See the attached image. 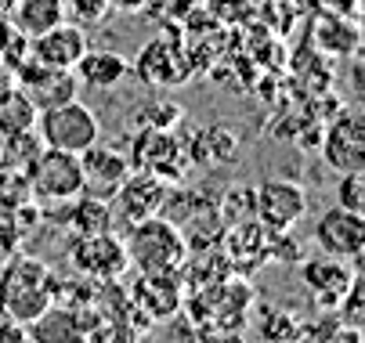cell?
<instances>
[{"label": "cell", "mask_w": 365, "mask_h": 343, "mask_svg": "<svg viewBox=\"0 0 365 343\" xmlns=\"http://www.w3.org/2000/svg\"><path fill=\"white\" fill-rule=\"evenodd\" d=\"M315 242L326 257H340V260H358L361 246H365V213H351V210H326L315 221Z\"/></svg>", "instance_id": "cell-11"}, {"label": "cell", "mask_w": 365, "mask_h": 343, "mask_svg": "<svg viewBox=\"0 0 365 343\" xmlns=\"http://www.w3.org/2000/svg\"><path fill=\"white\" fill-rule=\"evenodd\" d=\"M73 73H76V80L83 87L113 90L116 83H123L130 76V62L120 51H94V47H87V51L80 55V62L73 65Z\"/></svg>", "instance_id": "cell-15"}, {"label": "cell", "mask_w": 365, "mask_h": 343, "mask_svg": "<svg viewBox=\"0 0 365 343\" xmlns=\"http://www.w3.org/2000/svg\"><path fill=\"white\" fill-rule=\"evenodd\" d=\"M11 8H15V0H0V15H4V19L11 15Z\"/></svg>", "instance_id": "cell-27"}, {"label": "cell", "mask_w": 365, "mask_h": 343, "mask_svg": "<svg viewBox=\"0 0 365 343\" xmlns=\"http://www.w3.org/2000/svg\"><path fill=\"white\" fill-rule=\"evenodd\" d=\"M109 0H66V15H73V26L80 29H94L109 19Z\"/></svg>", "instance_id": "cell-24"}, {"label": "cell", "mask_w": 365, "mask_h": 343, "mask_svg": "<svg viewBox=\"0 0 365 343\" xmlns=\"http://www.w3.org/2000/svg\"><path fill=\"white\" fill-rule=\"evenodd\" d=\"M19 80H22V94L29 97V105L36 112L66 105V102H73V97L80 94V80H76L73 69H47V65H40L29 55L19 65Z\"/></svg>", "instance_id": "cell-8"}, {"label": "cell", "mask_w": 365, "mask_h": 343, "mask_svg": "<svg viewBox=\"0 0 365 343\" xmlns=\"http://www.w3.org/2000/svg\"><path fill=\"white\" fill-rule=\"evenodd\" d=\"M29 332V343H83V329H80V318L69 311V307H47L40 318H33L26 325Z\"/></svg>", "instance_id": "cell-18"}, {"label": "cell", "mask_w": 365, "mask_h": 343, "mask_svg": "<svg viewBox=\"0 0 365 343\" xmlns=\"http://www.w3.org/2000/svg\"><path fill=\"white\" fill-rule=\"evenodd\" d=\"M307 213V191L297 181L272 177L253 188V221L264 231H293Z\"/></svg>", "instance_id": "cell-5"}, {"label": "cell", "mask_w": 365, "mask_h": 343, "mask_svg": "<svg viewBox=\"0 0 365 343\" xmlns=\"http://www.w3.org/2000/svg\"><path fill=\"white\" fill-rule=\"evenodd\" d=\"M33 123H36V134L43 141V149H58V152L80 156V152L91 149V144L101 141V123L80 97H73V102H66V105L36 112Z\"/></svg>", "instance_id": "cell-3"}, {"label": "cell", "mask_w": 365, "mask_h": 343, "mask_svg": "<svg viewBox=\"0 0 365 343\" xmlns=\"http://www.w3.org/2000/svg\"><path fill=\"white\" fill-rule=\"evenodd\" d=\"M73 264L83 278L98 282H116L120 275L130 271L127 246L113 231H94V235H76L73 242Z\"/></svg>", "instance_id": "cell-6"}, {"label": "cell", "mask_w": 365, "mask_h": 343, "mask_svg": "<svg viewBox=\"0 0 365 343\" xmlns=\"http://www.w3.org/2000/svg\"><path fill=\"white\" fill-rule=\"evenodd\" d=\"M0 343H29V332H26V325H19V322H4L0 325Z\"/></svg>", "instance_id": "cell-25"}, {"label": "cell", "mask_w": 365, "mask_h": 343, "mask_svg": "<svg viewBox=\"0 0 365 343\" xmlns=\"http://www.w3.org/2000/svg\"><path fill=\"white\" fill-rule=\"evenodd\" d=\"M73 206V231L76 235H94V231H113V203L94 199V195H76Z\"/></svg>", "instance_id": "cell-19"}, {"label": "cell", "mask_w": 365, "mask_h": 343, "mask_svg": "<svg viewBox=\"0 0 365 343\" xmlns=\"http://www.w3.org/2000/svg\"><path fill=\"white\" fill-rule=\"evenodd\" d=\"M199 156L210 163H232L239 156V137L228 127H214L199 134Z\"/></svg>", "instance_id": "cell-21"}, {"label": "cell", "mask_w": 365, "mask_h": 343, "mask_svg": "<svg viewBox=\"0 0 365 343\" xmlns=\"http://www.w3.org/2000/svg\"><path fill=\"white\" fill-rule=\"evenodd\" d=\"M87 47H91L87 29H80L73 22H58L29 40V58H36L47 69H73Z\"/></svg>", "instance_id": "cell-13"}, {"label": "cell", "mask_w": 365, "mask_h": 343, "mask_svg": "<svg viewBox=\"0 0 365 343\" xmlns=\"http://www.w3.org/2000/svg\"><path fill=\"white\" fill-rule=\"evenodd\" d=\"M55 304H58L55 278H51L47 264H40L36 257H19L0 275V311H4V318L29 325Z\"/></svg>", "instance_id": "cell-2"}, {"label": "cell", "mask_w": 365, "mask_h": 343, "mask_svg": "<svg viewBox=\"0 0 365 343\" xmlns=\"http://www.w3.org/2000/svg\"><path fill=\"white\" fill-rule=\"evenodd\" d=\"M167 199H170V184L163 177H155L148 170H138V174L130 170V177L113 195V206L127 224H138L148 217H160L167 210Z\"/></svg>", "instance_id": "cell-9"}, {"label": "cell", "mask_w": 365, "mask_h": 343, "mask_svg": "<svg viewBox=\"0 0 365 343\" xmlns=\"http://www.w3.org/2000/svg\"><path fill=\"white\" fill-rule=\"evenodd\" d=\"M304 332H307V322L300 315H293L289 307L260 315V336H264L268 343H297Z\"/></svg>", "instance_id": "cell-20"}, {"label": "cell", "mask_w": 365, "mask_h": 343, "mask_svg": "<svg viewBox=\"0 0 365 343\" xmlns=\"http://www.w3.org/2000/svg\"><path fill=\"white\" fill-rule=\"evenodd\" d=\"M134 69H138V76H141L145 83L174 87V83H185V80H188V65L181 62V55L174 51V47L163 43V40H152L145 51H141V58L134 62ZM134 69H130V73H134Z\"/></svg>", "instance_id": "cell-16"}, {"label": "cell", "mask_w": 365, "mask_h": 343, "mask_svg": "<svg viewBox=\"0 0 365 343\" xmlns=\"http://www.w3.org/2000/svg\"><path fill=\"white\" fill-rule=\"evenodd\" d=\"M11 29L22 33L26 40L40 36L43 29L66 22V0H15L11 8Z\"/></svg>", "instance_id": "cell-17"}, {"label": "cell", "mask_w": 365, "mask_h": 343, "mask_svg": "<svg viewBox=\"0 0 365 343\" xmlns=\"http://www.w3.org/2000/svg\"><path fill=\"white\" fill-rule=\"evenodd\" d=\"M123 246L138 275H178L188 264V238L163 213L130 224V235Z\"/></svg>", "instance_id": "cell-1"}, {"label": "cell", "mask_w": 365, "mask_h": 343, "mask_svg": "<svg viewBox=\"0 0 365 343\" xmlns=\"http://www.w3.org/2000/svg\"><path fill=\"white\" fill-rule=\"evenodd\" d=\"M130 297L148 318H170L181 307L178 275H138Z\"/></svg>", "instance_id": "cell-14"}, {"label": "cell", "mask_w": 365, "mask_h": 343, "mask_svg": "<svg viewBox=\"0 0 365 343\" xmlns=\"http://www.w3.org/2000/svg\"><path fill=\"white\" fill-rule=\"evenodd\" d=\"M322 159L336 170V174H351L365 167V130H361V116L358 112H336V120L326 127V134L319 137Z\"/></svg>", "instance_id": "cell-10"}, {"label": "cell", "mask_w": 365, "mask_h": 343, "mask_svg": "<svg viewBox=\"0 0 365 343\" xmlns=\"http://www.w3.org/2000/svg\"><path fill=\"white\" fill-rule=\"evenodd\" d=\"M336 206L351 210V213H365V177H361V170L336 177Z\"/></svg>", "instance_id": "cell-22"}, {"label": "cell", "mask_w": 365, "mask_h": 343, "mask_svg": "<svg viewBox=\"0 0 365 343\" xmlns=\"http://www.w3.org/2000/svg\"><path fill=\"white\" fill-rule=\"evenodd\" d=\"M29 188L33 195L47 203H69L76 195H83V170L80 156L58 152V149H43L29 163Z\"/></svg>", "instance_id": "cell-4"}, {"label": "cell", "mask_w": 365, "mask_h": 343, "mask_svg": "<svg viewBox=\"0 0 365 343\" xmlns=\"http://www.w3.org/2000/svg\"><path fill=\"white\" fill-rule=\"evenodd\" d=\"M297 271H300V282H304V289L311 292V300H315L322 311H336V304L344 300V292L354 285V268H351V260H340V257H300V264H297Z\"/></svg>", "instance_id": "cell-7"}, {"label": "cell", "mask_w": 365, "mask_h": 343, "mask_svg": "<svg viewBox=\"0 0 365 343\" xmlns=\"http://www.w3.org/2000/svg\"><path fill=\"white\" fill-rule=\"evenodd\" d=\"M141 4H145V0H109L113 11H138Z\"/></svg>", "instance_id": "cell-26"}, {"label": "cell", "mask_w": 365, "mask_h": 343, "mask_svg": "<svg viewBox=\"0 0 365 343\" xmlns=\"http://www.w3.org/2000/svg\"><path fill=\"white\" fill-rule=\"evenodd\" d=\"M322 47H329V51H336V55H354V47H358V26L347 15H336V29L333 26L322 29Z\"/></svg>", "instance_id": "cell-23"}, {"label": "cell", "mask_w": 365, "mask_h": 343, "mask_svg": "<svg viewBox=\"0 0 365 343\" xmlns=\"http://www.w3.org/2000/svg\"><path fill=\"white\" fill-rule=\"evenodd\" d=\"M80 170H83V195H94V199L113 203L116 188L130 177V159L120 156L116 149H106V144H91L87 152H80Z\"/></svg>", "instance_id": "cell-12"}]
</instances>
